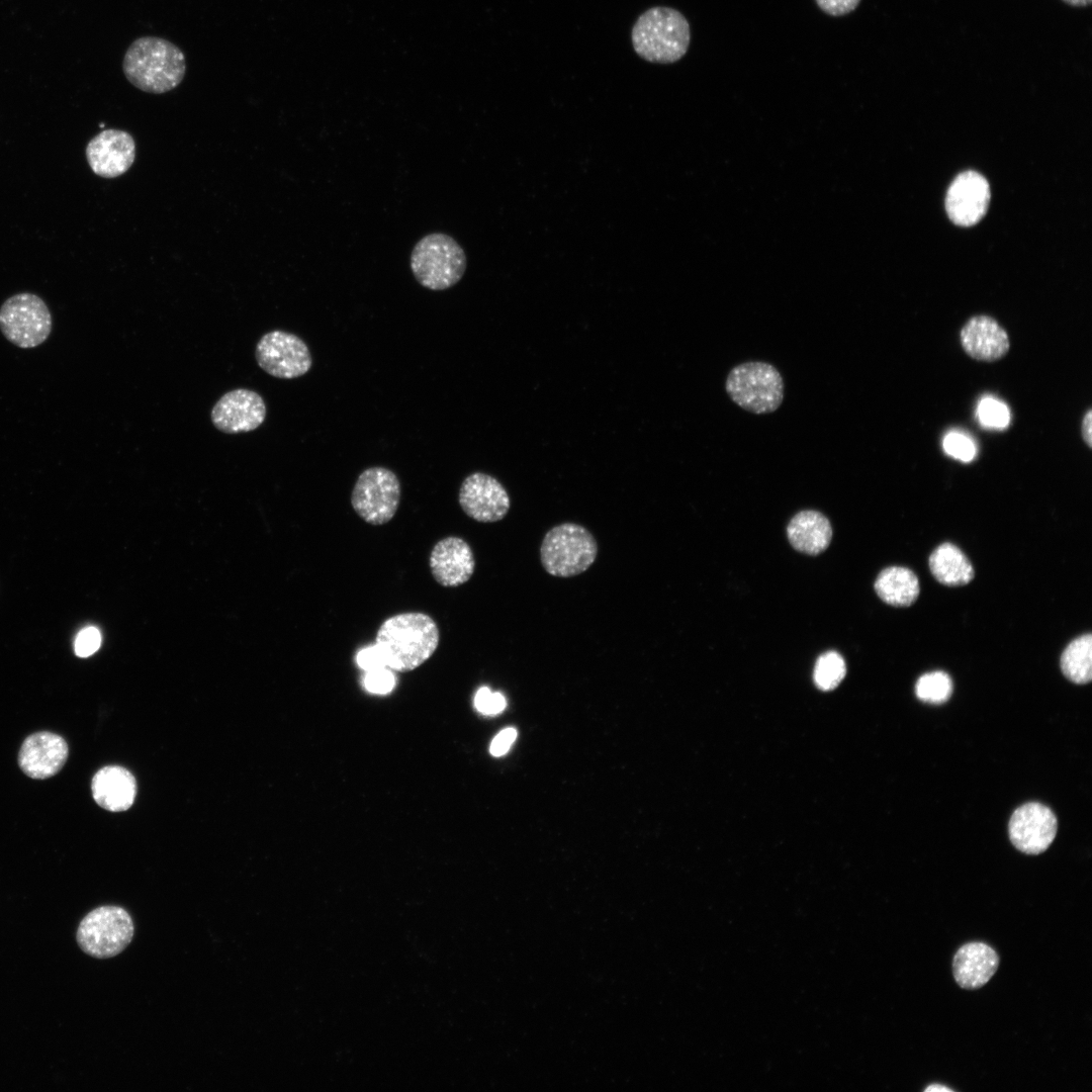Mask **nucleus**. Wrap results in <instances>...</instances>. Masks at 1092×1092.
Segmentation results:
<instances>
[{"mask_svg":"<svg viewBox=\"0 0 1092 1092\" xmlns=\"http://www.w3.org/2000/svg\"><path fill=\"white\" fill-rule=\"evenodd\" d=\"M439 640V628L431 616L407 612L391 616L380 625L375 645L390 669L411 671L434 654Z\"/></svg>","mask_w":1092,"mask_h":1092,"instance_id":"obj_1","label":"nucleus"},{"mask_svg":"<svg viewBox=\"0 0 1092 1092\" xmlns=\"http://www.w3.org/2000/svg\"><path fill=\"white\" fill-rule=\"evenodd\" d=\"M122 70L135 88L153 94L173 90L183 80L186 62L183 52L173 42L158 36H143L127 48Z\"/></svg>","mask_w":1092,"mask_h":1092,"instance_id":"obj_2","label":"nucleus"},{"mask_svg":"<svg viewBox=\"0 0 1092 1092\" xmlns=\"http://www.w3.org/2000/svg\"><path fill=\"white\" fill-rule=\"evenodd\" d=\"M631 40L641 59L654 64L675 63L688 52L690 24L684 14L674 8L651 7L636 19Z\"/></svg>","mask_w":1092,"mask_h":1092,"instance_id":"obj_3","label":"nucleus"},{"mask_svg":"<svg viewBox=\"0 0 1092 1092\" xmlns=\"http://www.w3.org/2000/svg\"><path fill=\"white\" fill-rule=\"evenodd\" d=\"M410 263L413 275L422 286L440 291L461 280L467 260L463 249L451 236L432 233L413 248Z\"/></svg>","mask_w":1092,"mask_h":1092,"instance_id":"obj_4","label":"nucleus"},{"mask_svg":"<svg viewBox=\"0 0 1092 1092\" xmlns=\"http://www.w3.org/2000/svg\"><path fill=\"white\" fill-rule=\"evenodd\" d=\"M599 552L595 536L582 525L562 523L551 528L540 546V561L555 577H572L586 571Z\"/></svg>","mask_w":1092,"mask_h":1092,"instance_id":"obj_5","label":"nucleus"},{"mask_svg":"<svg viewBox=\"0 0 1092 1092\" xmlns=\"http://www.w3.org/2000/svg\"><path fill=\"white\" fill-rule=\"evenodd\" d=\"M725 390L742 410L754 415H766L781 406L785 384L781 372L772 364L747 361L729 371Z\"/></svg>","mask_w":1092,"mask_h":1092,"instance_id":"obj_6","label":"nucleus"},{"mask_svg":"<svg viewBox=\"0 0 1092 1092\" xmlns=\"http://www.w3.org/2000/svg\"><path fill=\"white\" fill-rule=\"evenodd\" d=\"M134 926L129 913L119 906H100L80 922L76 939L90 957L109 959L120 953L131 941Z\"/></svg>","mask_w":1092,"mask_h":1092,"instance_id":"obj_7","label":"nucleus"},{"mask_svg":"<svg viewBox=\"0 0 1092 1092\" xmlns=\"http://www.w3.org/2000/svg\"><path fill=\"white\" fill-rule=\"evenodd\" d=\"M401 485L397 475L382 466L363 470L352 489L351 505L367 524L380 526L392 520L399 507Z\"/></svg>","mask_w":1092,"mask_h":1092,"instance_id":"obj_8","label":"nucleus"},{"mask_svg":"<svg viewBox=\"0 0 1092 1092\" xmlns=\"http://www.w3.org/2000/svg\"><path fill=\"white\" fill-rule=\"evenodd\" d=\"M53 320L46 302L22 292L7 298L0 307V331L13 345L35 348L51 335Z\"/></svg>","mask_w":1092,"mask_h":1092,"instance_id":"obj_9","label":"nucleus"},{"mask_svg":"<svg viewBox=\"0 0 1092 1092\" xmlns=\"http://www.w3.org/2000/svg\"><path fill=\"white\" fill-rule=\"evenodd\" d=\"M255 357L265 372L281 379L300 377L312 366L311 353L305 342L281 330L268 332L260 338Z\"/></svg>","mask_w":1092,"mask_h":1092,"instance_id":"obj_10","label":"nucleus"},{"mask_svg":"<svg viewBox=\"0 0 1092 1092\" xmlns=\"http://www.w3.org/2000/svg\"><path fill=\"white\" fill-rule=\"evenodd\" d=\"M458 502L469 518L480 523L498 522L511 508L506 487L492 475L479 471L462 481Z\"/></svg>","mask_w":1092,"mask_h":1092,"instance_id":"obj_11","label":"nucleus"},{"mask_svg":"<svg viewBox=\"0 0 1092 1092\" xmlns=\"http://www.w3.org/2000/svg\"><path fill=\"white\" fill-rule=\"evenodd\" d=\"M266 404L256 391L238 388L224 393L213 405V426L225 434L247 433L259 428L266 418Z\"/></svg>","mask_w":1092,"mask_h":1092,"instance_id":"obj_12","label":"nucleus"},{"mask_svg":"<svg viewBox=\"0 0 1092 1092\" xmlns=\"http://www.w3.org/2000/svg\"><path fill=\"white\" fill-rule=\"evenodd\" d=\"M1057 827V818L1050 808L1040 803H1026L1012 814L1009 837L1020 851L1039 854L1052 844Z\"/></svg>","mask_w":1092,"mask_h":1092,"instance_id":"obj_13","label":"nucleus"},{"mask_svg":"<svg viewBox=\"0 0 1092 1092\" xmlns=\"http://www.w3.org/2000/svg\"><path fill=\"white\" fill-rule=\"evenodd\" d=\"M990 197V186L986 178L976 171H965L953 179L947 189V215L958 225H974L987 212Z\"/></svg>","mask_w":1092,"mask_h":1092,"instance_id":"obj_14","label":"nucleus"},{"mask_svg":"<svg viewBox=\"0 0 1092 1092\" xmlns=\"http://www.w3.org/2000/svg\"><path fill=\"white\" fill-rule=\"evenodd\" d=\"M86 158L92 171L104 178L124 174L135 158L133 138L121 129H104L86 147Z\"/></svg>","mask_w":1092,"mask_h":1092,"instance_id":"obj_15","label":"nucleus"},{"mask_svg":"<svg viewBox=\"0 0 1092 1092\" xmlns=\"http://www.w3.org/2000/svg\"><path fill=\"white\" fill-rule=\"evenodd\" d=\"M68 754V744L62 736L49 731L35 732L22 742L18 765L27 777L46 780L62 769Z\"/></svg>","mask_w":1092,"mask_h":1092,"instance_id":"obj_16","label":"nucleus"},{"mask_svg":"<svg viewBox=\"0 0 1092 1092\" xmlns=\"http://www.w3.org/2000/svg\"><path fill=\"white\" fill-rule=\"evenodd\" d=\"M429 566L437 583L445 587H457L473 575L475 558L470 545L464 539L448 536L433 546Z\"/></svg>","mask_w":1092,"mask_h":1092,"instance_id":"obj_17","label":"nucleus"},{"mask_svg":"<svg viewBox=\"0 0 1092 1092\" xmlns=\"http://www.w3.org/2000/svg\"><path fill=\"white\" fill-rule=\"evenodd\" d=\"M960 342L969 357L983 362L1003 358L1010 348L1005 329L986 314L972 316L966 322L960 332Z\"/></svg>","mask_w":1092,"mask_h":1092,"instance_id":"obj_18","label":"nucleus"},{"mask_svg":"<svg viewBox=\"0 0 1092 1092\" xmlns=\"http://www.w3.org/2000/svg\"><path fill=\"white\" fill-rule=\"evenodd\" d=\"M999 957L995 949L981 941L961 946L952 960L956 982L963 989L975 990L986 985L995 975Z\"/></svg>","mask_w":1092,"mask_h":1092,"instance_id":"obj_19","label":"nucleus"},{"mask_svg":"<svg viewBox=\"0 0 1092 1092\" xmlns=\"http://www.w3.org/2000/svg\"><path fill=\"white\" fill-rule=\"evenodd\" d=\"M91 791L93 799L100 807L111 812H120L132 805L136 783L126 768L108 765L94 775Z\"/></svg>","mask_w":1092,"mask_h":1092,"instance_id":"obj_20","label":"nucleus"},{"mask_svg":"<svg viewBox=\"0 0 1092 1092\" xmlns=\"http://www.w3.org/2000/svg\"><path fill=\"white\" fill-rule=\"evenodd\" d=\"M788 539L798 551L816 555L824 551L832 538V529L828 519L817 511L806 510L798 513L787 528Z\"/></svg>","mask_w":1092,"mask_h":1092,"instance_id":"obj_21","label":"nucleus"},{"mask_svg":"<svg viewBox=\"0 0 1092 1092\" xmlns=\"http://www.w3.org/2000/svg\"><path fill=\"white\" fill-rule=\"evenodd\" d=\"M875 589L880 599L895 607L912 605L919 595L918 578L906 567L891 566L880 572Z\"/></svg>","mask_w":1092,"mask_h":1092,"instance_id":"obj_22","label":"nucleus"},{"mask_svg":"<svg viewBox=\"0 0 1092 1092\" xmlns=\"http://www.w3.org/2000/svg\"><path fill=\"white\" fill-rule=\"evenodd\" d=\"M933 576L949 586L963 585L974 577V569L967 556L956 545L943 543L929 557Z\"/></svg>","mask_w":1092,"mask_h":1092,"instance_id":"obj_23","label":"nucleus"},{"mask_svg":"<svg viewBox=\"0 0 1092 1092\" xmlns=\"http://www.w3.org/2000/svg\"><path fill=\"white\" fill-rule=\"evenodd\" d=\"M1061 668L1070 680L1087 684L1092 678V636L1085 634L1074 639L1064 650Z\"/></svg>","mask_w":1092,"mask_h":1092,"instance_id":"obj_24","label":"nucleus"},{"mask_svg":"<svg viewBox=\"0 0 1092 1092\" xmlns=\"http://www.w3.org/2000/svg\"><path fill=\"white\" fill-rule=\"evenodd\" d=\"M846 666L841 655L835 651H828L820 655L814 668V681L823 691L835 689L843 679Z\"/></svg>","mask_w":1092,"mask_h":1092,"instance_id":"obj_25","label":"nucleus"},{"mask_svg":"<svg viewBox=\"0 0 1092 1092\" xmlns=\"http://www.w3.org/2000/svg\"><path fill=\"white\" fill-rule=\"evenodd\" d=\"M915 693L917 698L923 702L944 703L952 693L951 678L943 671L925 673L918 678Z\"/></svg>","mask_w":1092,"mask_h":1092,"instance_id":"obj_26","label":"nucleus"},{"mask_svg":"<svg viewBox=\"0 0 1092 1092\" xmlns=\"http://www.w3.org/2000/svg\"><path fill=\"white\" fill-rule=\"evenodd\" d=\"M978 415L983 425L992 428H1004L1010 419L1007 407L992 398H985L980 402Z\"/></svg>","mask_w":1092,"mask_h":1092,"instance_id":"obj_27","label":"nucleus"},{"mask_svg":"<svg viewBox=\"0 0 1092 1092\" xmlns=\"http://www.w3.org/2000/svg\"><path fill=\"white\" fill-rule=\"evenodd\" d=\"M943 447L947 454L964 462L972 460L975 455V447L971 440L959 433L947 435L943 441Z\"/></svg>","mask_w":1092,"mask_h":1092,"instance_id":"obj_28","label":"nucleus"},{"mask_svg":"<svg viewBox=\"0 0 1092 1092\" xmlns=\"http://www.w3.org/2000/svg\"><path fill=\"white\" fill-rule=\"evenodd\" d=\"M476 709L486 715L502 712L506 707V700L499 693H491L488 688H481L474 700Z\"/></svg>","mask_w":1092,"mask_h":1092,"instance_id":"obj_29","label":"nucleus"},{"mask_svg":"<svg viewBox=\"0 0 1092 1092\" xmlns=\"http://www.w3.org/2000/svg\"><path fill=\"white\" fill-rule=\"evenodd\" d=\"M364 684L371 693L386 694L393 689L395 679L393 673L383 667L368 671Z\"/></svg>","mask_w":1092,"mask_h":1092,"instance_id":"obj_30","label":"nucleus"},{"mask_svg":"<svg viewBox=\"0 0 1092 1092\" xmlns=\"http://www.w3.org/2000/svg\"><path fill=\"white\" fill-rule=\"evenodd\" d=\"M101 644V635L95 627L83 629L75 641V653L79 657H88L96 652Z\"/></svg>","mask_w":1092,"mask_h":1092,"instance_id":"obj_31","label":"nucleus"},{"mask_svg":"<svg viewBox=\"0 0 1092 1092\" xmlns=\"http://www.w3.org/2000/svg\"><path fill=\"white\" fill-rule=\"evenodd\" d=\"M357 663L367 671L386 667L383 656L375 644L358 652Z\"/></svg>","mask_w":1092,"mask_h":1092,"instance_id":"obj_32","label":"nucleus"},{"mask_svg":"<svg viewBox=\"0 0 1092 1092\" xmlns=\"http://www.w3.org/2000/svg\"><path fill=\"white\" fill-rule=\"evenodd\" d=\"M819 8L828 15L842 16L852 12L860 0H815Z\"/></svg>","mask_w":1092,"mask_h":1092,"instance_id":"obj_33","label":"nucleus"},{"mask_svg":"<svg viewBox=\"0 0 1092 1092\" xmlns=\"http://www.w3.org/2000/svg\"><path fill=\"white\" fill-rule=\"evenodd\" d=\"M517 731L515 728H506L500 731L492 740L490 744V753L494 756H500L505 754L516 740Z\"/></svg>","mask_w":1092,"mask_h":1092,"instance_id":"obj_34","label":"nucleus"},{"mask_svg":"<svg viewBox=\"0 0 1092 1092\" xmlns=\"http://www.w3.org/2000/svg\"><path fill=\"white\" fill-rule=\"evenodd\" d=\"M1081 435L1089 449L1092 448V411L1088 410L1082 420Z\"/></svg>","mask_w":1092,"mask_h":1092,"instance_id":"obj_35","label":"nucleus"},{"mask_svg":"<svg viewBox=\"0 0 1092 1092\" xmlns=\"http://www.w3.org/2000/svg\"><path fill=\"white\" fill-rule=\"evenodd\" d=\"M1063 2L1074 7H1085L1091 4L1092 0H1062Z\"/></svg>","mask_w":1092,"mask_h":1092,"instance_id":"obj_36","label":"nucleus"},{"mask_svg":"<svg viewBox=\"0 0 1092 1092\" xmlns=\"http://www.w3.org/2000/svg\"><path fill=\"white\" fill-rule=\"evenodd\" d=\"M925 1091L926 1092H929V1091L933 1092V1091H952V1090L950 1088L946 1087V1086H943V1085L932 1084V1085L928 1086L925 1089Z\"/></svg>","mask_w":1092,"mask_h":1092,"instance_id":"obj_37","label":"nucleus"}]
</instances>
